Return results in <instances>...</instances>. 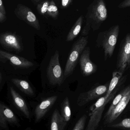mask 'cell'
I'll list each match as a JSON object with an SVG mask.
<instances>
[{"label":"cell","mask_w":130,"mask_h":130,"mask_svg":"<svg viewBox=\"0 0 130 130\" xmlns=\"http://www.w3.org/2000/svg\"><path fill=\"white\" fill-rule=\"evenodd\" d=\"M121 87L116 89L111 94L108 98L105 96L99 98L89 108V119L85 130H96L101 120L102 114L106 105L114 97Z\"/></svg>","instance_id":"3957f363"},{"label":"cell","mask_w":130,"mask_h":130,"mask_svg":"<svg viewBox=\"0 0 130 130\" xmlns=\"http://www.w3.org/2000/svg\"><path fill=\"white\" fill-rule=\"evenodd\" d=\"M123 73L118 71L113 72L112 78L109 83L108 90L105 97L108 98L112 92L121 85L123 84L126 81L127 76H123Z\"/></svg>","instance_id":"9a60e30c"},{"label":"cell","mask_w":130,"mask_h":130,"mask_svg":"<svg viewBox=\"0 0 130 130\" xmlns=\"http://www.w3.org/2000/svg\"><path fill=\"white\" fill-rule=\"evenodd\" d=\"M73 1L72 0H62L61 1V8H66L68 7L72 3Z\"/></svg>","instance_id":"484cf974"},{"label":"cell","mask_w":130,"mask_h":130,"mask_svg":"<svg viewBox=\"0 0 130 130\" xmlns=\"http://www.w3.org/2000/svg\"><path fill=\"white\" fill-rule=\"evenodd\" d=\"M42 0H32L31 1L34 5L37 6L38 4H39Z\"/></svg>","instance_id":"f546056e"},{"label":"cell","mask_w":130,"mask_h":130,"mask_svg":"<svg viewBox=\"0 0 130 130\" xmlns=\"http://www.w3.org/2000/svg\"><path fill=\"white\" fill-rule=\"evenodd\" d=\"M57 95L49 97L44 99L37 105L35 110V120L38 122L41 120L50 110L58 99Z\"/></svg>","instance_id":"4fadbf2b"},{"label":"cell","mask_w":130,"mask_h":130,"mask_svg":"<svg viewBox=\"0 0 130 130\" xmlns=\"http://www.w3.org/2000/svg\"><path fill=\"white\" fill-rule=\"evenodd\" d=\"M116 66L123 74L130 68V33L127 34L120 44Z\"/></svg>","instance_id":"8992f818"},{"label":"cell","mask_w":130,"mask_h":130,"mask_svg":"<svg viewBox=\"0 0 130 130\" xmlns=\"http://www.w3.org/2000/svg\"><path fill=\"white\" fill-rule=\"evenodd\" d=\"M0 44L5 48L18 52L23 50L22 44L19 37L10 32L0 34Z\"/></svg>","instance_id":"8fae6325"},{"label":"cell","mask_w":130,"mask_h":130,"mask_svg":"<svg viewBox=\"0 0 130 130\" xmlns=\"http://www.w3.org/2000/svg\"><path fill=\"white\" fill-rule=\"evenodd\" d=\"M0 11L4 15H6V11L3 4V1L1 0H0Z\"/></svg>","instance_id":"83f0119b"},{"label":"cell","mask_w":130,"mask_h":130,"mask_svg":"<svg viewBox=\"0 0 130 130\" xmlns=\"http://www.w3.org/2000/svg\"><path fill=\"white\" fill-rule=\"evenodd\" d=\"M90 49L88 47L85 48L80 56L79 65L83 75L88 76L96 72L97 66L90 59Z\"/></svg>","instance_id":"7c38bea8"},{"label":"cell","mask_w":130,"mask_h":130,"mask_svg":"<svg viewBox=\"0 0 130 130\" xmlns=\"http://www.w3.org/2000/svg\"><path fill=\"white\" fill-rule=\"evenodd\" d=\"M11 81L20 91L24 94L29 96L34 95L33 89L26 81L17 78L12 79Z\"/></svg>","instance_id":"ac0fdd59"},{"label":"cell","mask_w":130,"mask_h":130,"mask_svg":"<svg viewBox=\"0 0 130 130\" xmlns=\"http://www.w3.org/2000/svg\"><path fill=\"white\" fill-rule=\"evenodd\" d=\"M46 73L47 78L51 84L61 85L63 83L64 76L59 63V52L58 50H56L51 57Z\"/></svg>","instance_id":"5b68a950"},{"label":"cell","mask_w":130,"mask_h":130,"mask_svg":"<svg viewBox=\"0 0 130 130\" xmlns=\"http://www.w3.org/2000/svg\"><path fill=\"white\" fill-rule=\"evenodd\" d=\"M120 26L114 25L109 29L99 33L96 40V46L102 47L105 61L113 55L120 33Z\"/></svg>","instance_id":"7a4b0ae2"},{"label":"cell","mask_w":130,"mask_h":130,"mask_svg":"<svg viewBox=\"0 0 130 130\" xmlns=\"http://www.w3.org/2000/svg\"><path fill=\"white\" fill-rule=\"evenodd\" d=\"M58 9L55 3L53 1H50V4L48 7L47 15L54 19H57L59 16Z\"/></svg>","instance_id":"603a6c76"},{"label":"cell","mask_w":130,"mask_h":130,"mask_svg":"<svg viewBox=\"0 0 130 130\" xmlns=\"http://www.w3.org/2000/svg\"><path fill=\"white\" fill-rule=\"evenodd\" d=\"M14 13L20 20L25 21L37 30H40L38 18L29 8L22 4H18L14 10Z\"/></svg>","instance_id":"52a82bcc"},{"label":"cell","mask_w":130,"mask_h":130,"mask_svg":"<svg viewBox=\"0 0 130 130\" xmlns=\"http://www.w3.org/2000/svg\"><path fill=\"white\" fill-rule=\"evenodd\" d=\"M107 16V10L104 1H93L88 7L85 16V25L81 33L82 36H88L91 29L93 31L98 30Z\"/></svg>","instance_id":"6da1fadb"},{"label":"cell","mask_w":130,"mask_h":130,"mask_svg":"<svg viewBox=\"0 0 130 130\" xmlns=\"http://www.w3.org/2000/svg\"><path fill=\"white\" fill-rule=\"evenodd\" d=\"M18 123V120L13 111L0 103V126L6 129L8 123L16 124Z\"/></svg>","instance_id":"5bb4252c"},{"label":"cell","mask_w":130,"mask_h":130,"mask_svg":"<svg viewBox=\"0 0 130 130\" xmlns=\"http://www.w3.org/2000/svg\"><path fill=\"white\" fill-rule=\"evenodd\" d=\"M87 119V116L86 114L82 116L76 122L73 130H84Z\"/></svg>","instance_id":"d4e9b609"},{"label":"cell","mask_w":130,"mask_h":130,"mask_svg":"<svg viewBox=\"0 0 130 130\" xmlns=\"http://www.w3.org/2000/svg\"><path fill=\"white\" fill-rule=\"evenodd\" d=\"M67 123L59 111L56 109L52 116L51 130H64Z\"/></svg>","instance_id":"e0dca14e"},{"label":"cell","mask_w":130,"mask_h":130,"mask_svg":"<svg viewBox=\"0 0 130 130\" xmlns=\"http://www.w3.org/2000/svg\"><path fill=\"white\" fill-rule=\"evenodd\" d=\"M107 126L124 130H130V118H125L119 123L110 124Z\"/></svg>","instance_id":"7402d4cb"},{"label":"cell","mask_w":130,"mask_h":130,"mask_svg":"<svg viewBox=\"0 0 130 130\" xmlns=\"http://www.w3.org/2000/svg\"><path fill=\"white\" fill-rule=\"evenodd\" d=\"M125 91L123 98L121 100L110 114L104 119V124L108 125L115 121L125 110L130 100V84L125 88Z\"/></svg>","instance_id":"9c48e42d"},{"label":"cell","mask_w":130,"mask_h":130,"mask_svg":"<svg viewBox=\"0 0 130 130\" xmlns=\"http://www.w3.org/2000/svg\"><path fill=\"white\" fill-rule=\"evenodd\" d=\"M130 7V0H126L121 2L119 5L118 7L120 8H126Z\"/></svg>","instance_id":"4316f807"},{"label":"cell","mask_w":130,"mask_h":130,"mask_svg":"<svg viewBox=\"0 0 130 130\" xmlns=\"http://www.w3.org/2000/svg\"><path fill=\"white\" fill-rule=\"evenodd\" d=\"M6 15H4L0 11V23L4 22L6 20Z\"/></svg>","instance_id":"f1b7e54d"},{"label":"cell","mask_w":130,"mask_h":130,"mask_svg":"<svg viewBox=\"0 0 130 130\" xmlns=\"http://www.w3.org/2000/svg\"><path fill=\"white\" fill-rule=\"evenodd\" d=\"M50 1H42L36 6L38 12L41 15L45 16L47 15L48 7L50 4Z\"/></svg>","instance_id":"cb8c5ba5"},{"label":"cell","mask_w":130,"mask_h":130,"mask_svg":"<svg viewBox=\"0 0 130 130\" xmlns=\"http://www.w3.org/2000/svg\"><path fill=\"white\" fill-rule=\"evenodd\" d=\"M125 88H124L120 92L119 94H118L116 96L115 98L113 100V102L111 104L110 107L108 108L107 111L105 113L104 117V119L107 117L112 112V111L113 110L115 107L120 102L121 99L123 98V97L124 95V93H125Z\"/></svg>","instance_id":"44dd1931"},{"label":"cell","mask_w":130,"mask_h":130,"mask_svg":"<svg viewBox=\"0 0 130 130\" xmlns=\"http://www.w3.org/2000/svg\"><path fill=\"white\" fill-rule=\"evenodd\" d=\"M10 91L13 100L17 107L24 114L27 118L29 119L30 117L29 111L24 99L13 88H10Z\"/></svg>","instance_id":"2e32d148"},{"label":"cell","mask_w":130,"mask_h":130,"mask_svg":"<svg viewBox=\"0 0 130 130\" xmlns=\"http://www.w3.org/2000/svg\"><path fill=\"white\" fill-rule=\"evenodd\" d=\"M109 84L100 85L86 92L81 93L77 98V104L79 107L84 106L91 101L100 98L106 94L108 90Z\"/></svg>","instance_id":"ba28073f"},{"label":"cell","mask_w":130,"mask_h":130,"mask_svg":"<svg viewBox=\"0 0 130 130\" xmlns=\"http://www.w3.org/2000/svg\"><path fill=\"white\" fill-rule=\"evenodd\" d=\"M1 80H2L1 74V73H0V83H1Z\"/></svg>","instance_id":"4dcf8cb0"},{"label":"cell","mask_w":130,"mask_h":130,"mask_svg":"<svg viewBox=\"0 0 130 130\" xmlns=\"http://www.w3.org/2000/svg\"><path fill=\"white\" fill-rule=\"evenodd\" d=\"M83 21V17L82 15L77 19L68 33L67 37V41H72L78 35L81 31Z\"/></svg>","instance_id":"d6986e66"},{"label":"cell","mask_w":130,"mask_h":130,"mask_svg":"<svg viewBox=\"0 0 130 130\" xmlns=\"http://www.w3.org/2000/svg\"><path fill=\"white\" fill-rule=\"evenodd\" d=\"M88 36L79 37L72 45L65 66L64 73L65 78H67L72 74L79 58L88 44Z\"/></svg>","instance_id":"277c9868"},{"label":"cell","mask_w":130,"mask_h":130,"mask_svg":"<svg viewBox=\"0 0 130 130\" xmlns=\"http://www.w3.org/2000/svg\"><path fill=\"white\" fill-rule=\"evenodd\" d=\"M61 112L62 117L65 122L67 123L70 120L71 117L69 100L67 97L65 98L61 105Z\"/></svg>","instance_id":"ffe728a7"},{"label":"cell","mask_w":130,"mask_h":130,"mask_svg":"<svg viewBox=\"0 0 130 130\" xmlns=\"http://www.w3.org/2000/svg\"><path fill=\"white\" fill-rule=\"evenodd\" d=\"M0 61L5 63L9 62L12 65L20 68L32 67L34 64L26 59L0 50Z\"/></svg>","instance_id":"30bf717a"}]
</instances>
